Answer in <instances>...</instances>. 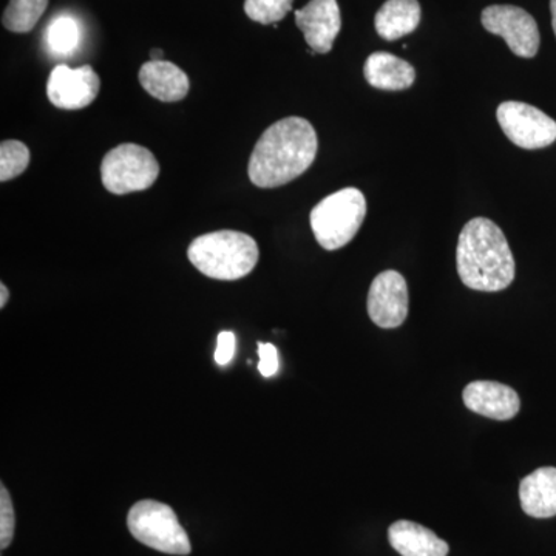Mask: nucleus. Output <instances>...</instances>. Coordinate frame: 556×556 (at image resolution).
<instances>
[{
  "instance_id": "nucleus-1",
  "label": "nucleus",
  "mask_w": 556,
  "mask_h": 556,
  "mask_svg": "<svg viewBox=\"0 0 556 556\" xmlns=\"http://www.w3.org/2000/svg\"><path fill=\"white\" fill-rule=\"evenodd\" d=\"M317 150V134L309 121L299 116L277 121L255 144L249 160V179L257 188H280L313 166Z\"/></svg>"
},
{
  "instance_id": "nucleus-2",
  "label": "nucleus",
  "mask_w": 556,
  "mask_h": 556,
  "mask_svg": "<svg viewBox=\"0 0 556 556\" xmlns=\"http://www.w3.org/2000/svg\"><path fill=\"white\" fill-rule=\"evenodd\" d=\"M456 266L467 288L497 292L510 287L517 274L506 236L492 219H470L460 232Z\"/></svg>"
},
{
  "instance_id": "nucleus-3",
  "label": "nucleus",
  "mask_w": 556,
  "mask_h": 556,
  "mask_svg": "<svg viewBox=\"0 0 556 556\" xmlns=\"http://www.w3.org/2000/svg\"><path fill=\"white\" fill-rule=\"evenodd\" d=\"M190 263L215 280L233 281L247 277L257 266V241L237 230L204 233L190 243Z\"/></svg>"
},
{
  "instance_id": "nucleus-4",
  "label": "nucleus",
  "mask_w": 556,
  "mask_h": 556,
  "mask_svg": "<svg viewBox=\"0 0 556 556\" xmlns=\"http://www.w3.org/2000/svg\"><path fill=\"white\" fill-rule=\"evenodd\" d=\"M367 217V200L356 188L331 193L311 212V228L321 248L338 251L346 247Z\"/></svg>"
},
{
  "instance_id": "nucleus-5",
  "label": "nucleus",
  "mask_w": 556,
  "mask_h": 556,
  "mask_svg": "<svg viewBox=\"0 0 556 556\" xmlns=\"http://www.w3.org/2000/svg\"><path fill=\"white\" fill-rule=\"evenodd\" d=\"M127 527L139 543L169 555L192 552L188 533L172 507L159 501H139L130 508Z\"/></svg>"
},
{
  "instance_id": "nucleus-6",
  "label": "nucleus",
  "mask_w": 556,
  "mask_h": 556,
  "mask_svg": "<svg viewBox=\"0 0 556 556\" xmlns=\"http://www.w3.org/2000/svg\"><path fill=\"white\" fill-rule=\"evenodd\" d=\"M159 175L155 155L138 144H121L110 150L101 164L102 185L115 195L152 188Z\"/></svg>"
},
{
  "instance_id": "nucleus-7",
  "label": "nucleus",
  "mask_w": 556,
  "mask_h": 556,
  "mask_svg": "<svg viewBox=\"0 0 556 556\" xmlns=\"http://www.w3.org/2000/svg\"><path fill=\"white\" fill-rule=\"evenodd\" d=\"M496 116L501 129L518 148L544 149L556 141L555 119L526 102H503L497 108Z\"/></svg>"
},
{
  "instance_id": "nucleus-8",
  "label": "nucleus",
  "mask_w": 556,
  "mask_h": 556,
  "mask_svg": "<svg viewBox=\"0 0 556 556\" xmlns=\"http://www.w3.org/2000/svg\"><path fill=\"white\" fill-rule=\"evenodd\" d=\"M481 21L485 30L506 40L508 49L517 56L533 58L540 50L536 21L519 7H486L482 11Z\"/></svg>"
},
{
  "instance_id": "nucleus-9",
  "label": "nucleus",
  "mask_w": 556,
  "mask_h": 556,
  "mask_svg": "<svg viewBox=\"0 0 556 556\" xmlns=\"http://www.w3.org/2000/svg\"><path fill=\"white\" fill-rule=\"evenodd\" d=\"M100 89V76L90 65L72 68L62 64L50 73L47 97L54 108L80 110L89 108L91 102L97 100Z\"/></svg>"
},
{
  "instance_id": "nucleus-10",
  "label": "nucleus",
  "mask_w": 556,
  "mask_h": 556,
  "mask_svg": "<svg viewBox=\"0 0 556 556\" xmlns=\"http://www.w3.org/2000/svg\"><path fill=\"white\" fill-rule=\"evenodd\" d=\"M368 314L380 328L401 327L408 316V287L397 270H386L372 280Z\"/></svg>"
},
{
  "instance_id": "nucleus-11",
  "label": "nucleus",
  "mask_w": 556,
  "mask_h": 556,
  "mask_svg": "<svg viewBox=\"0 0 556 556\" xmlns=\"http://www.w3.org/2000/svg\"><path fill=\"white\" fill-rule=\"evenodd\" d=\"M295 24L314 53H329L342 28L338 0H311L305 9L295 11Z\"/></svg>"
},
{
  "instance_id": "nucleus-12",
  "label": "nucleus",
  "mask_w": 556,
  "mask_h": 556,
  "mask_svg": "<svg viewBox=\"0 0 556 556\" xmlns=\"http://www.w3.org/2000/svg\"><path fill=\"white\" fill-rule=\"evenodd\" d=\"M470 412L495 420H510L518 415L521 401L514 388L492 380L468 383L463 394Z\"/></svg>"
},
{
  "instance_id": "nucleus-13",
  "label": "nucleus",
  "mask_w": 556,
  "mask_h": 556,
  "mask_svg": "<svg viewBox=\"0 0 556 556\" xmlns=\"http://www.w3.org/2000/svg\"><path fill=\"white\" fill-rule=\"evenodd\" d=\"M142 89L159 101L178 102L188 97V75L169 61H149L139 70Z\"/></svg>"
},
{
  "instance_id": "nucleus-14",
  "label": "nucleus",
  "mask_w": 556,
  "mask_h": 556,
  "mask_svg": "<svg viewBox=\"0 0 556 556\" xmlns=\"http://www.w3.org/2000/svg\"><path fill=\"white\" fill-rule=\"evenodd\" d=\"M519 501L529 517L546 519L556 517V468L543 467L522 479Z\"/></svg>"
},
{
  "instance_id": "nucleus-15",
  "label": "nucleus",
  "mask_w": 556,
  "mask_h": 556,
  "mask_svg": "<svg viewBox=\"0 0 556 556\" xmlns=\"http://www.w3.org/2000/svg\"><path fill=\"white\" fill-rule=\"evenodd\" d=\"M391 547L402 556H447L448 544L417 522H394L388 530Z\"/></svg>"
},
{
  "instance_id": "nucleus-16",
  "label": "nucleus",
  "mask_w": 556,
  "mask_h": 556,
  "mask_svg": "<svg viewBox=\"0 0 556 556\" xmlns=\"http://www.w3.org/2000/svg\"><path fill=\"white\" fill-rule=\"evenodd\" d=\"M365 79L379 90H407L416 80V70L394 54L378 51L365 62Z\"/></svg>"
},
{
  "instance_id": "nucleus-17",
  "label": "nucleus",
  "mask_w": 556,
  "mask_h": 556,
  "mask_svg": "<svg viewBox=\"0 0 556 556\" xmlns=\"http://www.w3.org/2000/svg\"><path fill=\"white\" fill-rule=\"evenodd\" d=\"M420 5L417 0H387L376 14V31L386 40H397L419 27Z\"/></svg>"
},
{
  "instance_id": "nucleus-18",
  "label": "nucleus",
  "mask_w": 556,
  "mask_h": 556,
  "mask_svg": "<svg viewBox=\"0 0 556 556\" xmlns=\"http://www.w3.org/2000/svg\"><path fill=\"white\" fill-rule=\"evenodd\" d=\"M49 0H10L3 11L2 24L9 31L28 33L46 13Z\"/></svg>"
},
{
  "instance_id": "nucleus-19",
  "label": "nucleus",
  "mask_w": 556,
  "mask_h": 556,
  "mask_svg": "<svg viewBox=\"0 0 556 556\" xmlns=\"http://www.w3.org/2000/svg\"><path fill=\"white\" fill-rule=\"evenodd\" d=\"M80 39L78 22L70 16H61L51 22L47 30V43L53 53L65 54L73 53L78 49Z\"/></svg>"
},
{
  "instance_id": "nucleus-20",
  "label": "nucleus",
  "mask_w": 556,
  "mask_h": 556,
  "mask_svg": "<svg viewBox=\"0 0 556 556\" xmlns=\"http://www.w3.org/2000/svg\"><path fill=\"white\" fill-rule=\"evenodd\" d=\"M30 164V150L21 141H3L0 144V181L20 177Z\"/></svg>"
},
{
  "instance_id": "nucleus-21",
  "label": "nucleus",
  "mask_w": 556,
  "mask_h": 556,
  "mask_svg": "<svg viewBox=\"0 0 556 556\" xmlns=\"http://www.w3.org/2000/svg\"><path fill=\"white\" fill-rule=\"evenodd\" d=\"M294 0H247L244 13L262 25L277 24L291 11Z\"/></svg>"
},
{
  "instance_id": "nucleus-22",
  "label": "nucleus",
  "mask_w": 556,
  "mask_h": 556,
  "mask_svg": "<svg viewBox=\"0 0 556 556\" xmlns=\"http://www.w3.org/2000/svg\"><path fill=\"white\" fill-rule=\"evenodd\" d=\"M14 527H16V517H14L13 503H11L9 490L2 485L0 486V548L2 551H5L13 541Z\"/></svg>"
},
{
  "instance_id": "nucleus-23",
  "label": "nucleus",
  "mask_w": 556,
  "mask_h": 556,
  "mask_svg": "<svg viewBox=\"0 0 556 556\" xmlns=\"http://www.w3.org/2000/svg\"><path fill=\"white\" fill-rule=\"evenodd\" d=\"M258 371L265 378H273L280 367V361H278V351L273 343H258Z\"/></svg>"
},
{
  "instance_id": "nucleus-24",
  "label": "nucleus",
  "mask_w": 556,
  "mask_h": 556,
  "mask_svg": "<svg viewBox=\"0 0 556 556\" xmlns=\"http://www.w3.org/2000/svg\"><path fill=\"white\" fill-rule=\"evenodd\" d=\"M237 340L233 332L223 331L219 332L217 340V351H215V362L222 367L230 364L236 354Z\"/></svg>"
},
{
  "instance_id": "nucleus-25",
  "label": "nucleus",
  "mask_w": 556,
  "mask_h": 556,
  "mask_svg": "<svg viewBox=\"0 0 556 556\" xmlns=\"http://www.w3.org/2000/svg\"><path fill=\"white\" fill-rule=\"evenodd\" d=\"M10 299V291L9 288L5 287V285H0V308H3V306L7 305V302H9Z\"/></svg>"
},
{
  "instance_id": "nucleus-26",
  "label": "nucleus",
  "mask_w": 556,
  "mask_h": 556,
  "mask_svg": "<svg viewBox=\"0 0 556 556\" xmlns=\"http://www.w3.org/2000/svg\"><path fill=\"white\" fill-rule=\"evenodd\" d=\"M150 60L163 61V50L153 49L152 51H150Z\"/></svg>"
},
{
  "instance_id": "nucleus-27",
  "label": "nucleus",
  "mask_w": 556,
  "mask_h": 556,
  "mask_svg": "<svg viewBox=\"0 0 556 556\" xmlns=\"http://www.w3.org/2000/svg\"><path fill=\"white\" fill-rule=\"evenodd\" d=\"M551 11H552V27H554L555 36H556V0H551Z\"/></svg>"
}]
</instances>
